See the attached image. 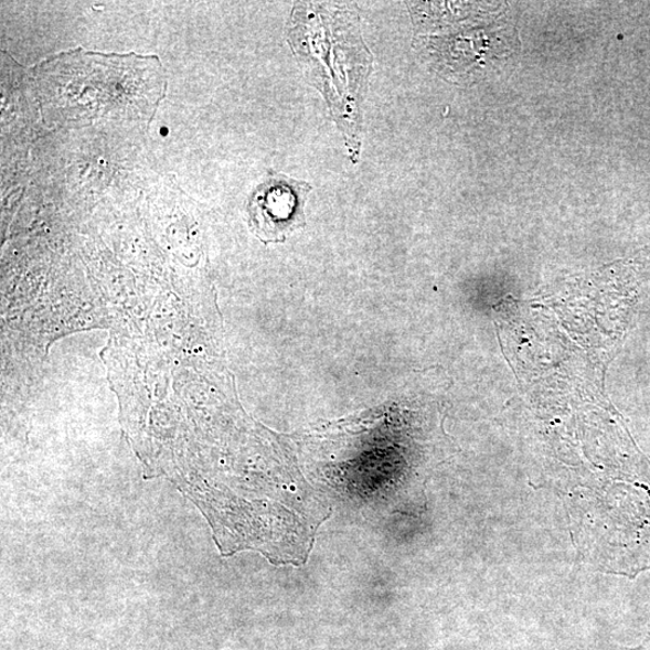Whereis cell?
Segmentation results:
<instances>
[{"mask_svg": "<svg viewBox=\"0 0 650 650\" xmlns=\"http://www.w3.org/2000/svg\"><path fill=\"white\" fill-rule=\"evenodd\" d=\"M311 188L288 178L271 179L259 185L248 205L252 228L264 244L283 243L303 227V205Z\"/></svg>", "mask_w": 650, "mask_h": 650, "instance_id": "cell-1", "label": "cell"}]
</instances>
